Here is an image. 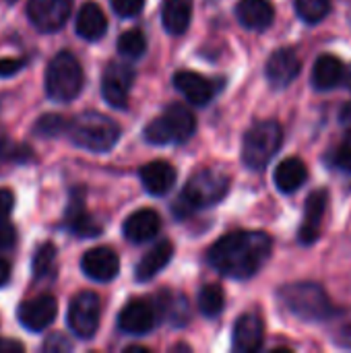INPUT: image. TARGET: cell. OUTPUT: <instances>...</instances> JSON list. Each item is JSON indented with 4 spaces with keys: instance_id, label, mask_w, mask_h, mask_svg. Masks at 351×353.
<instances>
[{
    "instance_id": "cell-36",
    "label": "cell",
    "mask_w": 351,
    "mask_h": 353,
    "mask_svg": "<svg viewBox=\"0 0 351 353\" xmlns=\"http://www.w3.org/2000/svg\"><path fill=\"white\" fill-rule=\"evenodd\" d=\"M25 66V60L23 58H2L0 60V77H12L17 74L21 68Z\"/></svg>"
},
{
    "instance_id": "cell-19",
    "label": "cell",
    "mask_w": 351,
    "mask_h": 353,
    "mask_svg": "<svg viewBox=\"0 0 351 353\" xmlns=\"http://www.w3.org/2000/svg\"><path fill=\"white\" fill-rule=\"evenodd\" d=\"M232 337H234L232 339L234 350L238 353L259 352L263 347V337H265L263 321L257 314H242L236 321Z\"/></svg>"
},
{
    "instance_id": "cell-42",
    "label": "cell",
    "mask_w": 351,
    "mask_h": 353,
    "mask_svg": "<svg viewBox=\"0 0 351 353\" xmlns=\"http://www.w3.org/2000/svg\"><path fill=\"white\" fill-rule=\"evenodd\" d=\"M339 120H341V124H351V101L350 103H345V105L341 108Z\"/></svg>"
},
{
    "instance_id": "cell-44",
    "label": "cell",
    "mask_w": 351,
    "mask_h": 353,
    "mask_svg": "<svg viewBox=\"0 0 351 353\" xmlns=\"http://www.w3.org/2000/svg\"><path fill=\"white\" fill-rule=\"evenodd\" d=\"M126 352H149L147 347H126Z\"/></svg>"
},
{
    "instance_id": "cell-6",
    "label": "cell",
    "mask_w": 351,
    "mask_h": 353,
    "mask_svg": "<svg viewBox=\"0 0 351 353\" xmlns=\"http://www.w3.org/2000/svg\"><path fill=\"white\" fill-rule=\"evenodd\" d=\"M281 143H283V130L277 122L273 120L257 122L244 134V143H242L244 165L254 172H263L277 155Z\"/></svg>"
},
{
    "instance_id": "cell-37",
    "label": "cell",
    "mask_w": 351,
    "mask_h": 353,
    "mask_svg": "<svg viewBox=\"0 0 351 353\" xmlns=\"http://www.w3.org/2000/svg\"><path fill=\"white\" fill-rule=\"evenodd\" d=\"M14 207V194L6 188H0V219H6Z\"/></svg>"
},
{
    "instance_id": "cell-11",
    "label": "cell",
    "mask_w": 351,
    "mask_h": 353,
    "mask_svg": "<svg viewBox=\"0 0 351 353\" xmlns=\"http://www.w3.org/2000/svg\"><path fill=\"white\" fill-rule=\"evenodd\" d=\"M81 269H83V273L89 279L99 281V283H108V281H112L118 275L120 259H118V254L112 248L97 246V248H91V250H87L83 254Z\"/></svg>"
},
{
    "instance_id": "cell-16",
    "label": "cell",
    "mask_w": 351,
    "mask_h": 353,
    "mask_svg": "<svg viewBox=\"0 0 351 353\" xmlns=\"http://www.w3.org/2000/svg\"><path fill=\"white\" fill-rule=\"evenodd\" d=\"M329 205V192L327 190H317L306 199L304 205V221L298 232V238L302 244H314L321 236V225L325 219V211Z\"/></svg>"
},
{
    "instance_id": "cell-14",
    "label": "cell",
    "mask_w": 351,
    "mask_h": 353,
    "mask_svg": "<svg viewBox=\"0 0 351 353\" xmlns=\"http://www.w3.org/2000/svg\"><path fill=\"white\" fill-rule=\"evenodd\" d=\"M302 70V60L294 48H279L267 60L265 72L273 87H288Z\"/></svg>"
},
{
    "instance_id": "cell-8",
    "label": "cell",
    "mask_w": 351,
    "mask_h": 353,
    "mask_svg": "<svg viewBox=\"0 0 351 353\" xmlns=\"http://www.w3.org/2000/svg\"><path fill=\"white\" fill-rule=\"evenodd\" d=\"M99 316H101V304L97 294L93 292H81L72 298L66 314L68 329L79 339H91L99 329Z\"/></svg>"
},
{
    "instance_id": "cell-7",
    "label": "cell",
    "mask_w": 351,
    "mask_h": 353,
    "mask_svg": "<svg viewBox=\"0 0 351 353\" xmlns=\"http://www.w3.org/2000/svg\"><path fill=\"white\" fill-rule=\"evenodd\" d=\"M85 83L81 62L70 52H60L52 58L46 72V93L54 101H72Z\"/></svg>"
},
{
    "instance_id": "cell-43",
    "label": "cell",
    "mask_w": 351,
    "mask_h": 353,
    "mask_svg": "<svg viewBox=\"0 0 351 353\" xmlns=\"http://www.w3.org/2000/svg\"><path fill=\"white\" fill-rule=\"evenodd\" d=\"M343 87H345V89H350V91H351V64H350V66H345V77H343Z\"/></svg>"
},
{
    "instance_id": "cell-3",
    "label": "cell",
    "mask_w": 351,
    "mask_h": 353,
    "mask_svg": "<svg viewBox=\"0 0 351 353\" xmlns=\"http://www.w3.org/2000/svg\"><path fill=\"white\" fill-rule=\"evenodd\" d=\"M68 137L81 149L106 153L118 143L120 126L99 112H83L68 122Z\"/></svg>"
},
{
    "instance_id": "cell-33",
    "label": "cell",
    "mask_w": 351,
    "mask_h": 353,
    "mask_svg": "<svg viewBox=\"0 0 351 353\" xmlns=\"http://www.w3.org/2000/svg\"><path fill=\"white\" fill-rule=\"evenodd\" d=\"M331 163L337 170H343V172H350L351 174V130L343 137V141L333 149Z\"/></svg>"
},
{
    "instance_id": "cell-25",
    "label": "cell",
    "mask_w": 351,
    "mask_h": 353,
    "mask_svg": "<svg viewBox=\"0 0 351 353\" xmlns=\"http://www.w3.org/2000/svg\"><path fill=\"white\" fill-rule=\"evenodd\" d=\"M190 19H192V0H163L161 23L170 35L186 33Z\"/></svg>"
},
{
    "instance_id": "cell-28",
    "label": "cell",
    "mask_w": 351,
    "mask_h": 353,
    "mask_svg": "<svg viewBox=\"0 0 351 353\" xmlns=\"http://www.w3.org/2000/svg\"><path fill=\"white\" fill-rule=\"evenodd\" d=\"M147 52V37L141 29H130L124 31L118 39V54L130 60L141 58Z\"/></svg>"
},
{
    "instance_id": "cell-39",
    "label": "cell",
    "mask_w": 351,
    "mask_h": 353,
    "mask_svg": "<svg viewBox=\"0 0 351 353\" xmlns=\"http://www.w3.org/2000/svg\"><path fill=\"white\" fill-rule=\"evenodd\" d=\"M335 343L343 350H351V325L335 333Z\"/></svg>"
},
{
    "instance_id": "cell-23",
    "label": "cell",
    "mask_w": 351,
    "mask_h": 353,
    "mask_svg": "<svg viewBox=\"0 0 351 353\" xmlns=\"http://www.w3.org/2000/svg\"><path fill=\"white\" fill-rule=\"evenodd\" d=\"M77 33L87 39V41H97L106 35L108 31V19L101 10V6H97L95 2H85L79 8L77 14V23H74Z\"/></svg>"
},
{
    "instance_id": "cell-4",
    "label": "cell",
    "mask_w": 351,
    "mask_h": 353,
    "mask_svg": "<svg viewBox=\"0 0 351 353\" xmlns=\"http://www.w3.org/2000/svg\"><path fill=\"white\" fill-rule=\"evenodd\" d=\"M279 298L294 316L306 323H323L335 314L333 302L329 300L327 292L319 283L302 281V283L285 285L279 292Z\"/></svg>"
},
{
    "instance_id": "cell-13",
    "label": "cell",
    "mask_w": 351,
    "mask_h": 353,
    "mask_svg": "<svg viewBox=\"0 0 351 353\" xmlns=\"http://www.w3.org/2000/svg\"><path fill=\"white\" fill-rule=\"evenodd\" d=\"M157 323L155 306L145 300H130L118 314V327L128 335H147Z\"/></svg>"
},
{
    "instance_id": "cell-26",
    "label": "cell",
    "mask_w": 351,
    "mask_h": 353,
    "mask_svg": "<svg viewBox=\"0 0 351 353\" xmlns=\"http://www.w3.org/2000/svg\"><path fill=\"white\" fill-rule=\"evenodd\" d=\"M306 180H308V168L298 157L283 159L275 170V186L285 194L296 192L300 186L306 184Z\"/></svg>"
},
{
    "instance_id": "cell-24",
    "label": "cell",
    "mask_w": 351,
    "mask_h": 353,
    "mask_svg": "<svg viewBox=\"0 0 351 353\" xmlns=\"http://www.w3.org/2000/svg\"><path fill=\"white\" fill-rule=\"evenodd\" d=\"M172 254H174V244L170 240H161L157 242L137 265L134 269V277L137 281L145 283V281H151L170 261H172Z\"/></svg>"
},
{
    "instance_id": "cell-27",
    "label": "cell",
    "mask_w": 351,
    "mask_h": 353,
    "mask_svg": "<svg viewBox=\"0 0 351 353\" xmlns=\"http://www.w3.org/2000/svg\"><path fill=\"white\" fill-rule=\"evenodd\" d=\"M223 308H225V292L221 290V285L215 283L205 285L199 294V310L207 319H215L223 312Z\"/></svg>"
},
{
    "instance_id": "cell-22",
    "label": "cell",
    "mask_w": 351,
    "mask_h": 353,
    "mask_svg": "<svg viewBox=\"0 0 351 353\" xmlns=\"http://www.w3.org/2000/svg\"><path fill=\"white\" fill-rule=\"evenodd\" d=\"M343 77H345V64L337 56L323 54L314 62V68H312V85H314V89L331 91L335 87H341Z\"/></svg>"
},
{
    "instance_id": "cell-10",
    "label": "cell",
    "mask_w": 351,
    "mask_h": 353,
    "mask_svg": "<svg viewBox=\"0 0 351 353\" xmlns=\"http://www.w3.org/2000/svg\"><path fill=\"white\" fill-rule=\"evenodd\" d=\"M132 83H134V68L124 62H112L101 79V95L112 108L124 110L128 105Z\"/></svg>"
},
{
    "instance_id": "cell-45",
    "label": "cell",
    "mask_w": 351,
    "mask_h": 353,
    "mask_svg": "<svg viewBox=\"0 0 351 353\" xmlns=\"http://www.w3.org/2000/svg\"><path fill=\"white\" fill-rule=\"evenodd\" d=\"M4 2H17V0H4Z\"/></svg>"
},
{
    "instance_id": "cell-41",
    "label": "cell",
    "mask_w": 351,
    "mask_h": 353,
    "mask_svg": "<svg viewBox=\"0 0 351 353\" xmlns=\"http://www.w3.org/2000/svg\"><path fill=\"white\" fill-rule=\"evenodd\" d=\"M8 279H10V267H8V263L4 259H0V288L6 285Z\"/></svg>"
},
{
    "instance_id": "cell-2",
    "label": "cell",
    "mask_w": 351,
    "mask_h": 353,
    "mask_svg": "<svg viewBox=\"0 0 351 353\" xmlns=\"http://www.w3.org/2000/svg\"><path fill=\"white\" fill-rule=\"evenodd\" d=\"M230 192V178L217 170H201L192 174L176 201L180 215H190L197 209H207L221 203Z\"/></svg>"
},
{
    "instance_id": "cell-38",
    "label": "cell",
    "mask_w": 351,
    "mask_h": 353,
    "mask_svg": "<svg viewBox=\"0 0 351 353\" xmlns=\"http://www.w3.org/2000/svg\"><path fill=\"white\" fill-rule=\"evenodd\" d=\"M72 345L62 337V335H52L46 343H43V352H68Z\"/></svg>"
},
{
    "instance_id": "cell-9",
    "label": "cell",
    "mask_w": 351,
    "mask_h": 353,
    "mask_svg": "<svg viewBox=\"0 0 351 353\" xmlns=\"http://www.w3.org/2000/svg\"><path fill=\"white\" fill-rule=\"evenodd\" d=\"M72 10V0H29L27 17L35 29L54 33L64 27Z\"/></svg>"
},
{
    "instance_id": "cell-1",
    "label": "cell",
    "mask_w": 351,
    "mask_h": 353,
    "mask_svg": "<svg viewBox=\"0 0 351 353\" xmlns=\"http://www.w3.org/2000/svg\"><path fill=\"white\" fill-rule=\"evenodd\" d=\"M273 240L265 232H234L217 240L207 254L209 265L230 279H250L269 261Z\"/></svg>"
},
{
    "instance_id": "cell-29",
    "label": "cell",
    "mask_w": 351,
    "mask_h": 353,
    "mask_svg": "<svg viewBox=\"0 0 351 353\" xmlns=\"http://www.w3.org/2000/svg\"><path fill=\"white\" fill-rule=\"evenodd\" d=\"M56 269V248L54 244H43L33 256V277L35 281H46L54 275Z\"/></svg>"
},
{
    "instance_id": "cell-32",
    "label": "cell",
    "mask_w": 351,
    "mask_h": 353,
    "mask_svg": "<svg viewBox=\"0 0 351 353\" xmlns=\"http://www.w3.org/2000/svg\"><path fill=\"white\" fill-rule=\"evenodd\" d=\"M33 132L37 137H46V139L60 137L62 132H68V120L60 114H46L35 122Z\"/></svg>"
},
{
    "instance_id": "cell-15",
    "label": "cell",
    "mask_w": 351,
    "mask_h": 353,
    "mask_svg": "<svg viewBox=\"0 0 351 353\" xmlns=\"http://www.w3.org/2000/svg\"><path fill=\"white\" fill-rule=\"evenodd\" d=\"M174 87L186 97L188 103L199 105V108L207 105L217 93V85L213 81L192 70H178L174 74Z\"/></svg>"
},
{
    "instance_id": "cell-40",
    "label": "cell",
    "mask_w": 351,
    "mask_h": 353,
    "mask_svg": "<svg viewBox=\"0 0 351 353\" xmlns=\"http://www.w3.org/2000/svg\"><path fill=\"white\" fill-rule=\"evenodd\" d=\"M23 345L19 341H10V339H2L0 337V353H21Z\"/></svg>"
},
{
    "instance_id": "cell-12",
    "label": "cell",
    "mask_w": 351,
    "mask_h": 353,
    "mask_svg": "<svg viewBox=\"0 0 351 353\" xmlns=\"http://www.w3.org/2000/svg\"><path fill=\"white\" fill-rule=\"evenodd\" d=\"M56 312H58L56 300L52 296H39V298L23 302L17 310V316L27 331L39 333L52 325V321L56 319Z\"/></svg>"
},
{
    "instance_id": "cell-31",
    "label": "cell",
    "mask_w": 351,
    "mask_h": 353,
    "mask_svg": "<svg viewBox=\"0 0 351 353\" xmlns=\"http://www.w3.org/2000/svg\"><path fill=\"white\" fill-rule=\"evenodd\" d=\"M296 12L304 23L317 25L331 12V0H296Z\"/></svg>"
},
{
    "instance_id": "cell-20",
    "label": "cell",
    "mask_w": 351,
    "mask_h": 353,
    "mask_svg": "<svg viewBox=\"0 0 351 353\" xmlns=\"http://www.w3.org/2000/svg\"><path fill=\"white\" fill-rule=\"evenodd\" d=\"M236 19L244 29L265 31L275 19V8L269 0H242L236 6Z\"/></svg>"
},
{
    "instance_id": "cell-35",
    "label": "cell",
    "mask_w": 351,
    "mask_h": 353,
    "mask_svg": "<svg viewBox=\"0 0 351 353\" xmlns=\"http://www.w3.org/2000/svg\"><path fill=\"white\" fill-rule=\"evenodd\" d=\"M14 242H17V230L8 221L0 219V250H8L10 246H14Z\"/></svg>"
},
{
    "instance_id": "cell-30",
    "label": "cell",
    "mask_w": 351,
    "mask_h": 353,
    "mask_svg": "<svg viewBox=\"0 0 351 353\" xmlns=\"http://www.w3.org/2000/svg\"><path fill=\"white\" fill-rule=\"evenodd\" d=\"M161 298H163V302L157 306L159 312L163 316H168L170 321H174L176 327L186 325V319H188V302H186V298L176 296V294H163Z\"/></svg>"
},
{
    "instance_id": "cell-34",
    "label": "cell",
    "mask_w": 351,
    "mask_h": 353,
    "mask_svg": "<svg viewBox=\"0 0 351 353\" xmlns=\"http://www.w3.org/2000/svg\"><path fill=\"white\" fill-rule=\"evenodd\" d=\"M110 2H112L114 12L118 17H124V19L141 14V10L145 6V0H110Z\"/></svg>"
},
{
    "instance_id": "cell-18",
    "label": "cell",
    "mask_w": 351,
    "mask_h": 353,
    "mask_svg": "<svg viewBox=\"0 0 351 353\" xmlns=\"http://www.w3.org/2000/svg\"><path fill=\"white\" fill-rule=\"evenodd\" d=\"M66 228L79 238H95L101 234V225L87 213L83 190H74L66 207Z\"/></svg>"
},
{
    "instance_id": "cell-5",
    "label": "cell",
    "mask_w": 351,
    "mask_h": 353,
    "mask_svg": "<svg viewBox=\"0 0 351 353\" xmlns=\"http://www.w3.org/2000/svg\"><path fill=\"white\" fill-rule=\"evenodd\" d=\"M197 132V118L184 103H172L163 114L145 126V139L151 145L186 143Z\"/></svg>"
},
{
    "instance_id": "cell-17",
    "label": "cell",
    "mask_w": 351,
    "mask_h": 353,
    "mask_svg": "<svg viewBox=\"0 0 351 353\" xmlns=\"http://www.w3.org/2000/svg\"><path fill=\"white\" fill-rule=\"evenodd\" d=\"M161 230V217L153 209H139L124 221V238L132 244H145L157 238Z\"/></svg>"
},
{
    "instance_id": "cell-21",
    "label": "cell",
    "mask_w": 351,
    "mask_h": 353,
    "mask_svg": "<svg viewBox=\"0 0 351 353\" xmlns=\"http://www.w3.org/2000/svg\"><path fill=\"white\" fill-rule=\"evenodd\" d=\"M139 176H141V182H143L145 190L149 194H155V196L168 194L174 188V184H176V170L168 161L145 163L141 168Z\"/></svg>"
}]
</instances>
